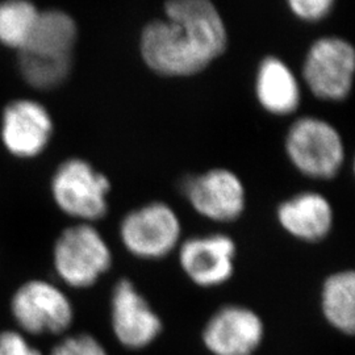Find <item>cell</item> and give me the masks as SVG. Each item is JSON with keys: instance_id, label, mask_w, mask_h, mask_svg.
Here are the masks:
<instances>
[{"instance_id": "obj_19", "label": "cell", "mask_w": 355, "mask_h": 355, "mask_svg": "<svg viewBox=\"0 0 355 355\" xmlns=\"http://www.w3.org/2000/svg\"><path fill=\"white\" fill-rule=\"evenodd\" d=\"M51 355H110L107 349L89 334H76L58 343Z\"/></svg>"}, {"instance_id": "obj_13", "label": "cell", "mask_w": 355, "mask_h": 355, "mask_svg": "<svg viewBox=\"0 0 355 355\" xmlns=\"http://www.w3.org/2000/svg\"><path fill=\"white\" fill-rule=\"evenodd\" d=\"M277 218L280 227L299 241H322L334 224V211L329 200L315 191L300 192L279 204Z\"/></svg>"}, {"instance_id": "obj_10", "label": "cell", "mask_w": 355, "mask_h": 355, "mask_svg": "<svg viewBox=\"0 0 355 355\" xmlns=\"http://www.w3.org/2000/svg\"><path fill=\"white\" fill-rule=\"evenodd\" d=\"M111 322L116 340L130 350L148 347L164 330L161 318L128 279H120L114 284L111 297Z\"/></svg>"}, {"instance_id": "obj_12", "label": "cell", "mask_w": 355, "mask_h": 355, "mask_svg": "<svg viewBox=\"0 0 355 355\" xmlns=\"http://www.w3.org/2000/svg\"><path fill=\"white\" fill-rule=\"evenodd\" d=\"M178 254L182 270L199 287H218L233 277L237 248L227 234L191 237L179 245Z\"/></svg>"}, {"instance_id": "obj_21", "label": "cell", "mask_w": 355, "mask_h": 355, "mask_svg": "<svg viewBox=\"0 0 355 355\" xmlns=\"http://www.w3.org/2000/svg\"><path fill=\"white\" fill-rule=\"evenodd\" d=\"M0 355H42L17 331H3L0 334Z\"/></svg>"}, {"instance_id": "obj_1", "label": "cell", "mask_w": 355, "mask_h": 355, "mask_svg": "<svg viewBox=\"0 0 355 355\" xmlns=\"http://www.w3.org/2000/svg\"><path fill=\"white\" fill-rule=\"evenodd\" d=\"M227 46V26L212 0H167L165 19L146 24L140 37L144 62L164 76H195Z\"/></svg>"}, {"instance_id": "obj_8", "label": "cell", "mask_w": 355, "mask_h": 355, "mask_svg": "<svg viewBox=\"0 0 355 355\" xmlns=\"http://www.w3.org/2000/svg\"><path fill=\"white\" fill-rule=\"evenodd\" d=\"M11 311L17 325L32 334H60L74 320L69 297L45 280H31L23 284L13 295Z\"/></svg>"}, {"instance_id": "obj_17", "label": "cell", "mask_w": 355, "mask_h": 355, "mask_svg": "<svg viewBox=\"0 0 355 355\" xmlns=\"http://www.w3.org/2000/svg\"><path fill=\"white\" fill-rule=\"evenodd\" d=\"M32 0L0 1V45L20 51L26 49L40 15Z\"/></svg>"}, {"instance_id": "obj_5", "label": "cell", "mask_w": 355, "mask_h": 355, "mask_svg": "<svg viewBox=\"0 0 355 355\" xmlns=\"http://www.w3.org/2000/svg\"><path fill=\"white\" fill-rule=\"evenodd\" d=\"M355 51L345 38L327 36L306 51L302 69L305 86L318 99L343 102L353 89Z\"/></svg>"}, {"instance_id": "obj_20", "label": "cell", "mask_w": 355, "mask_h": 355, "mask_svg": "<svg viewBox=\"0 0 355 355\" xmlns=\"http://www.w3.org/2000/svg\"><path fill=\"white\" fill-rule=\"evenodd\" d=\"M292 15L305 23H318L329 15L336 0H286Z\"/></svg>"}, {"instance_id": "obj_7", "label": "cell", "mask_w": 355, "mask_h": 355, "mask_svg": "<svg viewBox=\"0 0 355 355\" xmlns=\"http://www.w3.org/2000/svg\"><path fill=\"white\" fill-rule=\"evenodd\" d=\"M53 133L49 110L35 99H13L0 114V141L15 158H37L51 145Z\"/></svg>"}, {"instance_id": "obj_6", "label": "cell", "mask_w": 355, "mask_h": 355, "mask_svg": "<svg viewBox=\"0 0 355 355\" xmlns=\"http://www.w3.org/2000/svg\"><path fill=\"white\" fill-rule=\"evenodd\" d=\"M119 234L128 253L155 261L179 248L182 223L168 204L153 202L129 212L120 224Z\"/></svg>"}, {"instance_id": "obj_16", "label": "cell", "mask_w": 355, "mask_h": 355, "mask_svg": "<svg viewBox=\"0 0 355 355\" xmlns=\"http://www.w3.org/2000/svg\"><path fill=\"white\" fill-rule=\"evenodd\" d=\"M321 311L333 329L354 334V271H338L325 279L321 288Z\"/></svg>"}, {"instance_id": "obj_3", "label": "cell", "mask_w": 355, "mask_h": 355, "mask_svg": "<svg viewBox=\"0 0 355 355\" xmlns=\"http://www.w3.org/2000/svg\"><path fill=\"white\" fill-rule=\"evenodd\" d=\"M51 196L57 207L80 223L92 224L107 215L111 182L82 158H69L51 178Z\"/></svg>"}, {"instance_id": "obj_18", "label": "cell", "mask_w": 355, "mask_h": 355, "mask_svg": "<svg viewBox=\"0 0 355 355\" xmlns=\"http://www.w3.org/2000/svg\"><path fill=\"white\" fill-rule=\"evenodd\" d=\"M17 55L20 76L28 86L38 91L60 87L73 69V57H46L26 51Z\"/></svg>"}, {"instance_id": "obj_15", "label": "cell", "mask_w": 355, "mask_h": 355, "mask_svg": "<svg viewBox=\"0 0 355 355\" xmlns=\"http://www.w3.org/2000/svg\"><path fill=\"white\" fill-rule=\"evenodd\" d=\"M78 40V26L74 17L62 10H41L33 33L20 53H32L46 57H73Z\"/></svg>"}, {"instance_id": "obj_4", "label": "cell", "mask_w": 355, "mask_h": 355, "mask_svg": "<svg viewBox=\"0 0 355 355\" xmlns=\"http://www.w3.org/2000/svg\"><path fill=\"white\" fill-rule=\"evenodd\" d=\"M53 259L58 277L67 286L89 288L112 266V252L98 229L79 223L61 233Z\"/></svg>"}, {"instance_id": "obj_14", "label": "cell", "mask_w": 355, "mask_h": 355, "mask_svg": "<svg viewBox=\"0 0 355 355\" xmlns=\"http://www.w3.org/2000/svg\"><path fill=\"white\" fill-rule=\"evenodd\" d=\"M255 96L268 114L287 116L293 114L300 105V82L283 60L270 55L258 66Z\"/></svg>"}, {"instance_id": "obj_11", "label": "cell", "mask_w": 355, "mask_h": 355, "mask_svg": "<svg viewBox=\"0 0 355 355\" xmlns=\"http://www.w3.org/2000/svg\"><path fill=\"white\" fill-rule=\"evenodd\" d=\"M204 346L212 355H253L265 338V324L252 308L225 305L204 327Z\"/></svg>"}, {"instance_id": "obj_2", "label": "cell", "mask_w": 355, "mask_h": 355, "mask_svg": "<svg viewBox=\"0 0 355 355\" xmlns=\"http://www.w3.org/2000/svg\"><path fill=\"white\" fill-rule=\"evenodd\" d=\"M284 146L292 166L312 179L337 177L345 162V145L338 129L316 116H303L293 121Z\"/></svg>"}, {"instance_id": "obj_9", "label": "cell", "mask_w": 355, "mask_h": 355, "mask_svg": "<svg viewBox=\"0 0 355 355\" xmlns=\"http://www.w3.org/2000/svg\"><path fill=\"white\" fill-rule=\"evenodd\" d=\"M184 193L198 215L215 223H232L246 207L241 179L228 168H212L184 182Z\"/></svg>"}]
</instances>
